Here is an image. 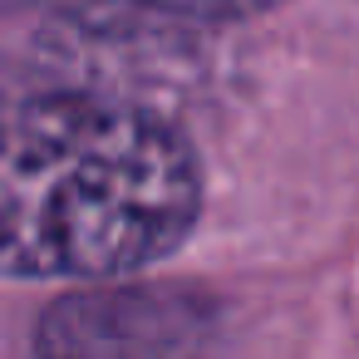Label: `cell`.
Wrapping results in <instances>:
<instances>
[{
	"label": "cell",
	"instance_id": "cell-1",
	"mask_svg": "<svg viewBox=\"0 0 359 359\" xmlns=\"http://www.w3.org/2000/svg\"><path fill=\"white\" fill-rule=\"evenodd\" d=\"M202 207L187 138L153 109L55 89L0 109V271L114 280L182 246Z\"/></svg>",
	"mask_w": 359,
	"mask_h": 359
},
{
	"label": "cell",
	"instance_id": "cell-2",
	"mask_svg": "<svg viewBox=\"0 0 359 359\" xmlns=\"http://www.w3.org/2000/svg\"><path fill=\"white\" fill-rule=\"evenodd\" d=\"M207 334V310L177 290H79L45 310L35 344L45 354H172Z\"/></svg>",
	"mask_w": 359,
	"mask_h": 359
},
{
	"label": "cell",
	"instance_id": "cell-3",
	"mask_svg": "<svg viewBox=\"0 0 359 359\" xmlns=\"http://www.w3.org/2000/svg\"><path fill=\"white\" fill-rule=\"evenodd\" d=\"M138 6H153V11H163V15L192 20V25H217V20H246V15H261V11L276 6V0H138Z\"/></svg>",
	"mask_w": 359,
	"mask_h": 359
},
{
	"label": "cell",
	"instance_id": "cell-4",
	"mask_svg": "<svg viewBox=\"0 0 359 359\" xmlns=\"http://www.w3.org/2000/svg\"><path fill=\"white\" fill-rule=\"evenodd\" d=\"M20 6H35V0H0V11H20Z\"/></svg>",
	"mask_w": 359,
	"mask_h": 359
},
{
	"label": "cell",
	"instance_id": "cell-5",
	"mask_svg": "<svg viewBox=\"0 0 359 359\" xmlns=\"http://www.w3.org/2000/svg\"><path fill=\"white\" fill-rule=\"evenodd\" d=\"M6 104H11V94H6V84H0V109H6Z\"/></svg>",
	"mask_w": 359,
	"mask_h": 359
}]
</instances>
